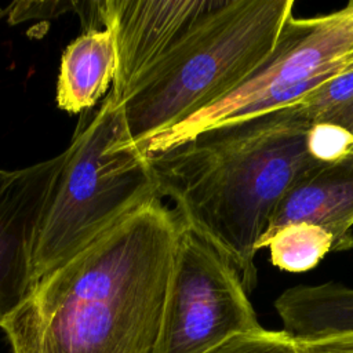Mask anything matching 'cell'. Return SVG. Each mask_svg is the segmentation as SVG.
Returning <instances> with one entry per match:
<instances>
[{"mask_svg":"<svg viewBox=\"0 0 353 353\" xmlns=\"http://www.w3.org/2000/svg\"><path fill=\"white\" fill-rule=\"evenodd\" d=\"M294 222H309L327 230L334 239L332 252L353 248V152L298 176L274 208L258 250L272 233Z\"/></svg>","mask_w":353,"mask_h":353,"instance_id":"9c48e42d","label":"cell"},{"mask_svg":"<svg viewBox=\"0 0 353 353\" xmlns=\"http://www.w3.org/2000/svg\"><path fill=\"white\" fill-rule=\"evenodd\" d=\"M307 150L317 163H334L353 152V135L331 123H314L307 132Z\"/></svg>","mask_w":353,"mask_h":353,"instance_id":"5bb4252c","label":"cell"},{"mask_svg":"<svg viewBox=\"0 0 353 353\" xmlns=\"http://www.w3.org/2000/svg\"><path fill=\"white\" fill-rule=\"evenodd\" d=\"M116 47L110 30L91 29L63 51L57 80V105L68 113L91 109L110 88Z\"/></svg>","mask_w":353,"mask_h":353,"instance_id":"30bf717a","label":"cell"},{"mask_svg":"<svg viewBox=\"0 0 353 353\" xmlns=\"http://www.w3.org/2000/svg\"><path fill=\"white\" fill-rule=\"evenodd\" d=\"M334 239L323 228L309 222L288 223L272 233L259 245L269 248L270 262L290 273L307 272L332 252Z\"/></svg>","mask_w":353,"mask_h":353,"instance_id":"8fae6325","label":"cell"},{"mask_svg":"<svg viewBox=\"0 0 353 353\" xmlns=\"http://www.w3.org/2000/svg\"><path fill=\"white\" fill-rule=\"evenodd\" d=\"M1 15H3V10H0V18H1Z\"/></svg>","mask_w":353,"mask_h":353,"instance_id":"ac0fdd59","label":"cell"},{"mask_svg":"<svg viewBox=\"0 0 353 353\" xmlns=\"http://www.w3.org/2000/svg\"><path fill=\"white\" fill-rule=\"evenodd\" d=\"M178 223L153 199L39 280L0 325L11 353H153Z\"/></svg>","mask_w":353,"mask_h":353,"instance_id":"6da1fadb","label":"cell"},{"mask_svg":"<svg viewBox=\"0 0 353 353\" xmlns=\"http://www.w3.org/2000/svg\"><path fill=\"white\" fill-rule=\"evenodd\" d=\"M353 66V0L310 18L292 17L272 57L244 83L176 125L135 143L148 157L233 120L295 105Z\"/></svg>","mask_w":353,"mask_h":353,"instance_id":"5b68a950","label":"cell"},{"mask_svg":"<svg viewBox=\"0 0 353 353\" xmlns=\"http://www.w3.org/2000/svg\"><path fill=\"white\" fill-rule=\"evenodd\" d=\"M294 0H221L128 87L121 101L141 143L232 92L274 52Z\"/></svg>","mask_w":353,"mask_h":353,"instance_id":"3957f363","label":"cell"},{"mask_svg":"<svg viewBox=\"0 0 353 353\" xmlns=\"http://www.w3.org/2000/svg\"><path fill=\"white\" fill-rule=\"evenodd\" d=\"M65 157L62 152L21 170H0V325L34 287V240Z\"/></svg>","mask_w":353,"mask_h":353,"instance_id":"52a82bcc","label":"cell"},{"mask_svg":"<svg viewBox=\"0 0 353 353\" xmlns=\"http://www.w3.org/2000/svg\"><path fill=\"white\" fill-rule=\"evenodd\" d=\"M81 1H15L12 3L8 11V22L11 25L21 23L26 19H48L55 18L68 11L80 12Z\"/></svg>","mask_w":353,"mask_h":353,"instance_id":"9a60e30c","label":"cell"},{"mask_svg":"<svg viewBox=\"0 0 353 353\" xmlns=\"http://www.w3.org/2000/svg\"><path fill=\"white\" fill-rule=\"evenodd\" d=\"M312 124H339L353 110V66L331 77L299 102Z\"/></svg>","mask_w":353,"mask_h":353,"instance_id":"7c38bea8","label":"cell"},{"mask_svg":"<svg viewBox=\"0 0 353 353\" xmlns=\"http://www.w3.org/2000/svg\"><path fill=\"white\" fill-rule=\"evenodd\" d=\"M259 328L262 325L234 265L179 218L153 353H207L232 336Z\"/></svg>","mask_w":353,"mask_h":353,"instance_id":"8992f818","label":"cell"},{"mask_svg":"<svg viewBox=\"0 0 353 353\" xmlns=\"http://www.w3.org/2000/svg\"><path fill=\"white\" fill-rule=\"evenodd\" d=\"M207 353H299L295 338L284 330L259 328L229 338Z\"/></svg>","mask_w":353,"mask_h":353,"instance_id":"4fadbf2b","label":"cell"},{"mask_svg":"<svg viewBox=\"0 0 353 353\" xmlns=\"http://www.w3.org/2000/svg\"><path fill=\"white\" fill-rule=\"evenodd\" d=\"M221 0H97L99 22L116 47L110 94L121 102L128 87Z\"/></svg>","mask_w":353,"mask_h":353,"instance_id":"ba28073f","label":"cell"},{"mask_svg":"<svg viewBox=\"0 0 353 353\" xmlns=\"http://www.w3.org/2000/svg\"><path fill=\"white\" fill-rule=\"evenodd\" d=\"M299 353H353V330L295 338Z\"/></svg>","mask_w":353,"mask_h":353,"instance_id":"2e32d148","label":"cell"},{"mask_svg":"<svg viewBox=\"0 0 353 353\" xmlns=\"http://www.w3.org/2000/svg\"><path fill=\"white\" fill-rule=\"evenodd\" d=\"M312 121L298 105L207 128L148 156L160 199L234 265L247 292L258 281L255 256L274 208L306 170Z\"/></svg>","mask_w":353,"mask_h":353,"instance_id":"7a4b0ae2","label":"cell"},{"mask_svg":"<svg viewBox=\"0 0 353 353\" xmlns=\"http://www.w3.org/2000/svg\"><path fill=\"white\" fill-rule=\"evenodd\" d=\"M41 215L32 256L34 284L132 211L160 199L148 157L130 138L110 92L83 117Z\"/></svg>","mask_w":353,"mask_h":353,"instance_id":"277c9868","label":"cell"},{"mask_svg":"<svg viewBox=\"0 0 353 353\" xmlns=\"http://www.w3.org/2000/svg\"><path fill=\"white\" fill-rule=\"evenodd\" d=\"M338 125H341V127H343V128H346L352 135H353V110L338 124Z\"/></svg>","mask_w":353,"mask_h":353,"instance_id":"e0dca14e","label":"cell"}]
</instances>
